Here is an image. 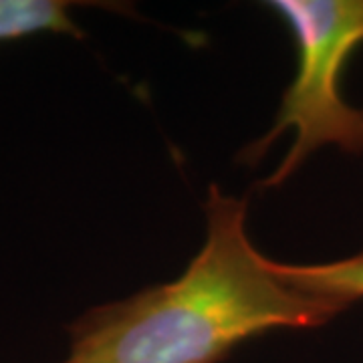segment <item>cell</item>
<instances>
[{"label":"cell","mask_w":363,"mask_h":363,"mask_svg":"<svg viewBox=\"0 0 363 363\" xmlns=\"http://www.w3.org/2000/svg\"><path fill=\"white\" fill-rule=\"evenodd\" d=\"M247 208L212 184L206 240L186 271L79 315L63 363H220L247 339L321 327L347 311L272 271L248 238Z\"/></svg>","instance_id":"6da1fadb"},{"label":"cell","mask_w":363,"mask_h":363,"mask_svg":"<svg viewBox=\"0 0 363 363\" xmlns=\"http://www.w3.org/2000/svg\"><path fill=\"white\" fill-rule=\"evenodd\" d=\"M267 6L283 16L295 39L297 73L272 128L245 157L257 162L277 138L295 131L285 160L262 182L277 188L325 145L363 154V109L351 107L341 93L345 65L363 45V0H271Z\"/></svg>","instance_id":"7a4b0ae2"},{"label":"cell","mask_w":363,"mask_h":363,"mask_svg":"<svg viewBox=\"0 0 363 363\" xmlns=\"http://www.w3.org/2000/svg\"><path fill=\"white\" fill-rule=\"evenodd\" d=\"M271 267L289 285L343 309L363 301V248L351 257L321 264H283L271 260Z\"/></svg>","instance_id":"3957f363"},{"label":"cell","mask_w":363,"mask_h":363,"mask_svg":"<svg viewBox=\"0 0 363 363\" xmlns=\"http://www.w3.org/2000/svg\"><path fill=\"white\" fill-rule=\"evenodd\" d=\"M69 35L81 39L71 4L65 0H0V43L33 35Z\"/></svg>","instance_id":"277c9868"}]
</instances>
